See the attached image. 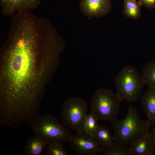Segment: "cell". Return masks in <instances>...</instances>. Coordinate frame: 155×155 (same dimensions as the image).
<instances>
[{
    "label": "cell",
    "instance_id": "cell-17",
    "mask_svg": "<svg viewBox=\"0 0 155 155\" xmlns=\"http://www.w3.org/2000/svg\"><path fill=\"white\" fill-rule=\"evenodd\" d=\"M98 120L96 117L91 113L88 114L84 122V132L93 137L99 126Z\"/></svg>",
    "mask_w": 155,
    "mask_h": 155
},
{
    "label": "cell",
    "instance_id": "cell-14",
    "mask_svg": "<svg viewBox=\"0 0 155 155\" xmlns=\"http://www.w3.org/2000/svg\"><path fill=\"white\" fill-rule=\"evenodd\" d=\"M123 13L127 17L136 20L140 18L142 4L139 0H123Z\"/></svg>",
    "mask_w": 155,
    "mask_h": 155
},
{
    "label": "cell",
    "instance_id": "cell-16",
    "mask_svg": "<svg viewBox=\"0 0 155 155\" xmlns=\"http://www.w3.org/2000/svg\"><path fill=\"white\" fill-rule=\"evenodd\" d=\"M141 74L145 84L155 88V60L144 66Z\"/></svg>",
    "mask_w": 155,
    "mask_h": 155
},
{
    "label": "cell",
    "instance_id": "cell-1",
    "mask_svg": "<svg viewBox=\"0 0 155 155\" xmlns=\"http://www.w3.org/2000/svg\"><path fill=\"white\" fill-rule=\"evenodd\" d=\"M43 36L34 21L11 25L0 54V111L7 116L28 118L39 113L46 86L63 50L56 40Z\"/></svg>",
    "mask_w": 155,
    "mask_h": 155
},
{
    "label": "cell",
    "instance_id": "cell-2",
    "mask_svg": "<svg viewBox=\"0 0 155 155\" xmlns=\"http://www.w3.org/2000/svg\"><path fill=\"white\" fill-rule=\"evenodd\" d=\"M150 127L141 118L137 109L130 104L124 118L111 122L113 140L129 146L148 133Z\"/></svg>",
    "mask_w": 155,
    "mask_h": 155
},
{
    "label": "cell",
    "instance_id": "cell-20",
    "mask_svg": "<svg viewBox=\"0 0 155 155\" xmlns=\"http://www.w3.org/2000/svg\"><path fill=\"white\" fill-rule=\"evenodd\" d=\"M149 135L155 153V124L152 126L151 131H149Z\"/></svg>",
    "mask_w": 155,
    "mask_h": 155
},
{
    "label": "cell",
    "instance_id": "cell-18",
    "mask_svg": "<svg viewBox=\"0 0 155 155\" xmlns=\"http://www.w3.org/2000/svg\"><path fill=\"white\" fill-rule=\"evenodd\" d=\"M63 144L54 143L47 144L46 150L47 155H67Z\"/></svg>",
    "mask_w": 155,
    "mask_h": 155
},
{
    "label": "cell",
    "instance_id": "cell-12",
    "mask_svg": "<svg viewBox=\"0 0 155 155\" xmlns=\"http://www.w3.org/2000/svg\"><path fill=\"white\" fill-rule=\"evenodd\" d=\"M47 144L41 138L35 135L27 140L24 147V152L28 155H41Z\"/></svg>",
    "mask_w": 155,
    "mask_h": 155
},
{
    "label": "cell",
    "instance_id": "cell-3",
    "mask_svg": "<svg viewBox=\"0 0 155 155\" xmlns=\"http://www.w3.org/2000/svg\"><path fill=\"white\" fill-rule=\"evenodd\" d=\"M30 124L35 135L41 138L47 144L69 143L73 135L63 124L50 114L39 115Z\"/></svg>",
    "mask_w": 155,
    "mask_h": 155
},
{
    "label": "cell",
    "instance_id": "cell-9",
    "mask_svg": "<svg viewBox=\"0 0 155 155\" xmlns=\"http://www.w3.org/2000/svg\"><path fill=\"white\" fill-rule=\"evenodd\" d=\"M41 0H0L1 12L6 16H13L24 10H32L36 8Z\"/></svg>",
    "mask_w": 155,
    "mask_h": 155
},
{
    "label": "cell",
    "instance_id": "cell-8",
    "mask_svg": "<svg viewBox=\"0 0 155 155\" xmlns=\"http://www.w3.org/2000/svg\"><path fill=\"white\" fill-rule=\"evenodd\" d=\"M80 7L89 18L100 17L111 10V0H81Z\"/></svg>",
    "mask_w": 155,
    "mask_h": 155
},
{
    "label": "cell",
    "instance_id": "cell-15",
    "mask_svg": "<svg viewBox=\"0 0 155 155\" xmlns=\"http://www.w3.org/2000/svg\"><path fill=\"white\" fill-rule=\"evenodd\" d=\"M93 137L101 146H106L113 141L110 130L103 125H99Z\"/></svg>",
    "mask_w": 155,
    "mask_h": 155
},
{
    "label": "cell",
    "instance_id": "cell-10",
    "mask_svg": "<svg viewBox=\"0 0 155 155\" xmlns=\"http://www.w3.org/2000/svg\"><path fill=\"white\" fill-rule=\"evenodd\" d=\"M142 107L146 114V121L150 126L155 124V88L149 86L141 97Z\"/></svg>",
    "mask_w": 155,
    "mask_h": 155
},
{
    "label": "cell",
    "instance_id": "cell-5",
    "mask_svg": "<svg viewBox=\"0 0 155 155\" xmlns=\"http://www.w3.org/2000/svg\"><path fill=\"white\" fill-rule=\"evenodd\" d=\"M121 102L111 90L99 88L96 90L92 97L90 113L98 120L111 123L117 119Z\"/></svg>",
    "mask_w": 155,
    "mask_h": 155
},
{
    "label": "cell",
    "instance_id": "cell-7",
    "mask_svg": "<svg viewBox=\"0 0 155 155\" xmlns=\"http://www.w3.org/2000/svg\"><path fill=\"white\" fill-rule=\"evenodd\" d=\"M69 143L73 150L81 155H96L101 147L93 137L84 132L73 135Z\"/></svg>",
    "mask_w": 155,
    "mask_h": 155
},
{
    "label": "cell",
    "instance_id": "cell-4",
    "mask_svg": "<svg viewBox=\"0 0 155 155\" xmlns=\"http://www.w3.org/2000/svg\"><path fill=\"white\" fill-rule=\"evenodd\" d=\"M116 94L121 101H137L145 84L141 74L134 67H123L115 79Z\"/></svg>",
    "mask_w": 155,
    "mask_h": 155
},
{
    "label": "cell",
    "instance_id": "cell-6",
    "mask_svg": "<svg viewBox=\"0 0 155 155\" xmlns=\"http://www.w3.org/2000/svg\"><path fill=\"white\" fill-rule=\"evenodd\" d=\"M88 109L87 103L81 97L67 99L63 103L61 110L63 124L77 133L84 132V122Z\"/></svg>",
    "mask_w": 155,
    "mask_h": 155
},
{
    "label": "cell",
    "instance_id": "cell-13",
    "mask_svg": "<svg viewBox=\"0 0 155 155\" xmlns=\"http://www.w3.org/2000/svg\"><path fill=\"white\" fill-rule=\"evenodd\" d=\"M99 153L102 155H131L129 147L115 141L101 146Z\"/></svg>",
    "mask_w": 155,
    "mask_h": 155
},
{
    "label": "cell",
    "instance_id": "cell-19",
    "mask_svg": "<svg viewBox=\"0 0 155 155\" xmlns=\"http://www.w3.org/2000/svg\"><path fill=\"white\" fill-rule=\"evenodd\" d=\"M142 5L149 9L155 8V0H140Z\"/></svg>",
    "mask_w": 155,
    "mask_h": 155
},
{
    "label": "cell",
    "instance_id": "cell-11",
    "mask_svg": "<svg viewBox=\"0 0 155 155\" xmlns=\"http://www.w3.org/2000/svg\"><path fill=\"white\" fill-rule=\"evenodd\" d=\"M129 147L131 155H152L155 153L149 132Z\"/></svg>",
    "mask_w": 155,
    "mask_h": 155
}]
</instances>
